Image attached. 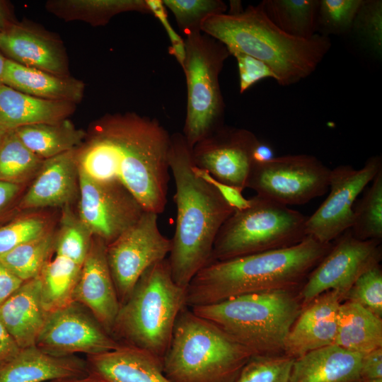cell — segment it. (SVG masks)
Here are the masks:
<instances>
[{"label": "cell", "instance_id": "cell-1", "mask_svg": "<svg viewBox=\"0 0 382 382\" xmlns=\"http://www.w3.org/2000/svg\"><path fill=\"white\" fill-rule=\"evenodd\" d=\"M170 134L154 117L134 112L94 121L76 149L78 169L99 182H118L145 211L161 214L167 203Z\"/></svg>", "mask_w": 382, "mask_h": 382}, {"label": "cell", "instance_id": "cell-2", "mask_svg": "<svg viewBox=\"0 0 382 382\" xmlns=\"http://www.w3.org/2000/svg\"><path fill=\"white\" fill-rule=\"evenodd\" d=\"M191 147L182 133L170 134L168 164L175 183V230L168 258L172 277L185 289L209 261L217 233L234 209L192 170Z\"/></svg>", "mask_w": 382, "mask_h": 382}, {"label": "cell", "instance_id": "cell-3", "mask_svg": "<svg viewBox=\"0 0 382 382\" xmlns=\"http://www.w3.org/2000/svg\"><path fill=\"white\" fill-rule=\"evenodd\" d=\"M332 245L307 236L289 247L209 262L187 286L186 305L192 308L243 294L295 289Z\"/></svg>", "mask_w": 382, "mask_h": 382}, {"label": "cell", "instance_id": "cell-4", "mask_svg": "<svg viewBox=\"0 0 382 382\" xmlns=\"http://www.w3.org/2000/svg\"><path fill=\"white\" fill-rule=\"evenodd\" d=\"M201 31L237 51L265 62L278 84L288 86L311 75L331 47L329 37L316 34L309 39L286 35L266 16L260 5H250L236 15L212 16Z\"/></svg>", "mask_w": 382, "mask_h": 382}, {"label": "cell", "instance_id": "cell-5", "mask_svg": "<svg viewBox=\"0 0 382 382\" xmlns=\"http://www.w3.org/2000/svg\"><path fill=\"white\" fill-rule=\"evenodd\" d=\"M253 356L215 324L186 306L176 319L162 367L171 382H234Z\"/></svg>", "mask_w": 382, "mask_h": 382}, {"label": "cell", "instance_id": "cell-6", "mask_svg": "<svg viewBox=\"0 0 382 382\" xmlns=\"http://www.w3.org/2000/svg\"><path fill=\"white\" fill-rule=\"evenodd\" d=\"M294 289L243 294L190 308L215 324L253 355L284 352L286 338L302 310Z\"/></svg>", "mask_w": 382, "mask_h": 382}, {"label": "cell", "instance_id": "cell-7", "mask_svg": "<svg viewBox=\"0 0 382 382\" xmlns=\"http://www.w3.org/2000/svg\"><path fill=\"white\" fill-rule=\"evenodd\" d=\"M186 306V289L174 282L169 261L165 258L141 275L129 298L120 305L112 335L162 361L176 319Z\"/></svg>", "mask_w": 382, "mask_h": 382}, {"label": "cell", "instance_id": "cell-8", "mask_svg": "<svg viewBox=\"0 0 382 382\" xmlns=\"http://www.w3.org/2000/svg\"><path fill=\"white\" fill-rule=\"evenodd\" d=\"M249 201L221 226L209 262L289 247L307 236L308 216L257 195Z\"/></svg>", "mask_w": 382, "mask_h": 382}, {"label": "cell", "instance_id": "cell-9", "mask_svg": "<svg viewBox=\"0 0 382 382\" xmlns=\"http://www.w3.org/2000/svg\"><path fill=\"white\" fill-rule=\"evenodd\" d=\"M184 43L187 108L182 134L192 148L225 125L219 74L230 53L223 43L202 32L185 36Z\"/></svg>", "mask_w": 382, "mask_h": 382}, {"label": "cell", "instance_id": "cell-10", "mask_svg": "<svg viewBox=\"0 0 382 382\" xmlns=\"http://www.w3.org/2000/svg\"><path fill=\"white\" fill-rule=\"evenodd\" d=\"M330 171L314 156H274L267 162L253 165L246 187L288 207L303 204L328 192Z\"/></svg>", "mask_w": 382, "mask_h": 382}, {"label": "cell", "instance_id": "cell-11", "mask_svg": "<svg viewBox=\"0 0 382 382\" xmlns=\"http://www.w3.org/2000/svg\"><path fill=\"white\" fill-rule=\"evenodd\" d=\"M171 245V239L159 230L158 214L148 211L107 245L108 266L120 304L129 298L146 270L166 258Z\"/></svg>", "mask_w": 382, "mask_h": 382}, {"label": "cell", "instance_id": "cell-12", "mask_svg": "<svg viewBox=\"0 0 382 382\" xmlns=\"http://www.w3.org/2000/svg\"><path fill=\"white\" fill-rule=\"evenodd\" d=\"M330 250L311 272L302 286L299 299L302 308L329 291H336L343 298L364 272L379 264L381 241H361L350 229L344 232Z\"/></svg>", "mask_w": 382, "mask_h": 382}, {"label": "cell", "instance_id": "cell-13", "mask_svg": "<svg viewBox=\"0 0 382 382\" xmlns=\"http://www.w3.org/2000/svg\"><path fill=\"white\" fill-rule=\"evenodd\" d=\"M381 169V156L369 157L359 169L349 165L331 169L330 193L318 209L308 216L307 236L328 243L350 229L357 197Z\"/></svg>", "mask_w": 382, "mask_h": 382}, {"label": "cell", "instance_id": "cell-14", "mask_svg": "<svg viewBox=\"0 0 382 382\" xmlns=\"http://www.w3.org/2000/svg\"><path fill=\"white\" fill-rule=\"evenodd\" d=\"M79 217L108 245L136 223L145 209L118 182L96 181L78 169Z\"/></svg>", "mask_w": 382, "mask_h": 382}, {"label": "cell", "instance_id": "cell-15", "mask_svg": "<svg viewBox=\"0 0 382 382\" xmlns=\"http://www.w3.org/2000/svg\"><path fill=\"white\" fill-rule=\"evenodd\" d=\"M81 304L72 301L50 312L35 342L56 356L85 353L88 356L117 349L119 343Z\"/></svg>", "mask_w": 382, "mask_h": 382}, {"label": "cell", "instance_id": "cell-16", "mask_svg": "<svg viewBox=\"0 0 382 382\" xmlns=\"http://www.w3.org/2000/svg\"><path fill=\"white\" fill-rule=\"evenodd\" d=\"M258 138L252 132L224 125L191 149L195 166L219 182L244 190L253 162L252 151Z\"/></svg>", "mask_w": 382, "mask_h": 382}, {"label": "cell", "instance_id": "cell-17", "mask_svg": "<svg viewBox=\"0 0 382 382\" xmlns=\"http://www.w3.org/2000/svg\"><path fill=\"white\" fill-rule=\"evenodd\" d=\"M0 52L25 66L59 76H70L62 41L55 34L31 22L16 21L0 33Z\"/></svg>", "mask_w": 382, "mask_h": 382}, {"label": "cell", "instance_id": "cell-18", "mask_svg": "<svg viewBox=\"0 0 382 382\" xmlns=\"http://www.w3.org/2000/svg\"><path fill=\"white\" fill-rule=\"evenodd\" d=\"M106 248L103 239L93 236L72 300L86 308L112 335L121 304L108 266Z\"/></svg>", "mask_w": 382, "mask_h": 382}, {"label": "cell", "instance_id": "cell-19", "mask_svg": "<svg viewBox=\"0 0 382 382\" xmlns=\"http://www.w3.org/2000/svg\"><path fill=\"white\" fill-rule=\"evenodd\" d=\"M343 298L336 291L316 297L302 308L286 338L284 354L294 359L334 344Z\"/></svg>", "mask_w": 382, "mask_h": 382}, {"label": "cell", "instance_id": "cell-20", "mask_svg": "<svg viewBox=\"0 0 382 382\" xmlns=\"http://www.w3.org/2000/svg\"><path fill=\"white\" fill-rule=\"evenodd\" d=\"M76 149L44 160L21 208L69 206L79 193Z\"/></svg>", "mask_w": 382, "mask_h": 382}, {"label": "cell", "instance_id": "cell-21", "mask_svg": "<svg viewBox=\"0 0 382 382\" xmlns=\"http://www.w3.org/2000/svg\"><path fill=\"white\" fill-rule=\"evenodd\" d=\"M87 364L74 356H56L36 346L21 349L0 366V382H45L88 376Z\"/></svg>", "mask_w": 382, "mask_h": 382}, {"label": "cell", "instance_id": "cell-22", "mask_svg": "<svg viewBox=\"0 0 382 382\" xmlns=\"http://www.w3.org/2000/svg\"><path fill=\"white\" fill-rule=\"evenodd\" d=\"M86 364L88 374L105 382H171L165 375L160 359L127 345L90 355Z\"/></svg>", "mask_w": 382, "mask_h": 382}, {"label": "cell", "instance_id": "cell-23", "mask_svg": "<svg viewBox=\"0 0 382 382\" xmlns=\"http://www.w3.org/2000/svg\"><path fill=\"white\" fill-rule=\"evenodd\" d=\"M48 315L39 277L24 282L0 305V320L21 349L35 346Z\"/></svg>", "mask_w": 382, "mask_h": 382}, {"label": "cell", "instance_id": "cell-24", "mask_svg": "<svg viewBox=\"0 0 382 382\" xmlns=\"http://www.w3.org/2000/svg\"><path fill=\"white\" fill-rule=\"evenodd\" d=\"M362 354L335 344L294 359L289 382H361Z\"/></svg>", "mask_w": 382, "mask_h": 382}, {"label": "cell", "instance_id": "cell-25", "mask_svg": "<svg viewBox=\"0 0 382 382\" xmlns=\"http://www.w3.org/2000/svg\"><path fill=\"white\" fill-rule=\"evenodd\" d=\"M76 104L35 97L0 85V125L8 130L68 119Z\"/></svg>", "mask_w": 382, "mask_h": 382}, {"label": "cell", "instance_id": "cell-26", "mask_svg": "<svg viewBox=\"0 0 382 382\" xmlns=\"http://www.w3.org/2000/svg\"><path fill=\"white\" fill-rule=\"evenodd\" d=\"M3 84L20 92L52 100L80 103L84 83L71 76H59L6 59Z\"/></svg>", "mask_w": 382, "mask_h": 382}, {"label": "cell", "instance_id": "cell-27", "mask_svg": "<svg viewBox=\"0 0 382 382\" xmlns=\"http://www.w3.org/2000/svg\"><path fill=\"white\" fill-rule=\"evenodd\" d=\"M335 345L364 354L382 347V320L360 305L342 302Z\"/></svg>", "mask_w": 382, "mask_h": 382}, {"label": "cell", "instance_id": "cell-28", "mask_svg": "<svg viewBox=\"0 0 382 382\" xmlns=\"http://www.w3.org/2000/svg\"><path fill=\"white\" fill-rule=\"evenodd\" d=\"M45 8L65 21H80L92 26L105 25L121 13L151 14L146 0H50Z\"/></svg>", "mask_w": 382, "mask_h": 382}, {"label": "cell", "instance_id": "cell-29", "mask_svg": "<svg viewBox=\"0 0 382 382\" xmlns=\"http://www.w3.org/2000/svg\"><path fill=\"white\" fill-rule=\"evenodd\" d=\"M13 130L24 146L43 160L78 148L86 135L69 119L56 123L23 126Z\"/></svg>", "mask_w": 382, "mask_h": 382}, {"label": "cell", "instance_id": "cell-30", "mask_svg": "<svg viewBox=\"0 0 382 382\" xmlns=\"http://www.w3.org/2000/svg\"><path fill=\"white\" fill-rule=\"evenodd\" d=\"M319 0H263L259 3L268 19L286 35L309 39L317 34Z\"/></svg>", "mask_w": 382, "mask_h": 382}, {"label": "cell", "instance_id": "cell-31", "mask_svg": "<svg viewBox=\"0 0 382 382\" xmlns=\"http://www.w3.org/2000/svg\"><path fill=\"white\" fill-rule=\"evenodd\" d=\"M81 266L59 255L45 263L39 277L42 301L49 313L73 301Z\"/></svg>", "mask_w": 382, "mask_h": 382}, {"label": "cell", "instance_id": "cell-32", "mask_svg": "<svg viewBox=\"0 0 382 382\" xmlns=\"http://www.w3.org/2000/svg\"><path fill=\"white\" fill-rule=\"evenodd\" d=\"M55 237L50 232L29 241L0 257L1 262L25 282L39 277L54 248Z\"/></svg>", "mask_w": 382, "mask_h": 382}, {"label": "cell", "instance_id": "cell-33", "mask_svg": "<svg viewBox=\"0 0 382 382\" xmlns=\"http://www.w3.org/2000/svg\"><path fill=\"white\" fill-rule=\"evenodd\" d=\"M43 161L8 130L0 146V181L20 185L37 173Z\"/></svg>", "mask_w": 382, "mask_h": 382}, {"label": "cell", "instance_id": "cell-34", "mask_svg": "<svg viewBox=\"0 0 382 382\" xmlns=\"http://www.w3.org/2000/svg\"><path fill=\"white\" fill-rule=\"evenodd\" d=\"M361 198L354 203L350 231L361 241L382 238V169L364 190ZM357 202V201H356Z\"/></svg>", "mask_w": 382, "mask_h": 382}, {"label": "cell", "instance_id": "cell-35", "mask_svg": "<svg viewBox=\"0 0 382 382\" xmlns=\"http://www.w3.org/2000/svg\"><path fill=\"white\" fill-rule=\"evenodd\" d=\"M66 206L55 237L56 255L66 257L80 265L88 252L93 235L80 219Z\"/></svg>", "mask_w": 382, "mask_h": 382}, {"label": "cell", "instance_id": "cell-36", "mask_svg": "<svg viewBox=\"0 0 382 382\" xmlns=\"http://www.w3.org/2000/svg\"><path fill=\"white\" fill-rule=\"evenodd\" d=\"M376 59L382 55V1L364 0L348 35Z\"/></svg>", "mask_w": 382, "mask_h": 382}, {"label": "cell", "instance_id": "cell-37", "mask_svg": "<svg viewBox=\"0 0 382 382\" xmlns=\"http://www.w3.org/2000/svg\"><path fill=\"white\" fill-rule=\"evenodd\" d=\"M173 13L179 29L185 36L199 33L207 18L226 13L228 6L221 0H163Z\"/></svg>", "mask_w": 382, "mask_h": 382}, {"label": "cell", "instance_id": "cell-38", "mask_svg": "<svg viewBox=\"0 0 382 382\" xmlns=\"http://www.w3.org/2000/svg\"><path fill=\"white\" fill-rule=\"evenodd\" d=\"M364 0H319L317 34L348 35Z\"/></svg>", "mask_w": 382, "mask_h": 382}, {"label": "cell", "instance_id": "cell-39", "mask_svg": "<svg viewBox=\"0 0 382 382\" xmlns=\"http://www.w3.org/2000/svg\"><path fill=\"white\" fill-rule=\"evenodd\" d=\"M294 360L286 354L253 355L234 382H289Z\"/></svg>", "mask_w": 382, "mask_h": 382}, {"label": "cell", "instance_id": "cell-40", "mask_svg": "<svg viewBox=\"0 0 382 382\" xmlns=\"http://www.w3.org/2000/svg\"><path fill=\"white\" fill-rule=\"evenodd\" d=\"M344 300L356 303L376 316H382V271L378 265L360 275Z\"/></svg>", "mask_w": 382, "mask_h": 382}, {"label": "cell", "instance_id": "cell-41", "mask_svg": "<svg viewBox=\"0 0 382 382\" xmlns=\"http://www.w3.org/2000/svg\"><path fill=\"white\" fill-rule=\"evenodd\" d=\"M47 232L45 221L37 216L20 217L0 227V257Z\"/></svg>", "mask_w": 382, "mask_h": 382}, {"label": "cell", "instance_id": "cell-42", "mask_svg": "<svg viewBox=\"0 0 382 382\" xmlns=\"http://www.w3.org/2000/svg\"><path fill=\"white\" fill-rule=\"evenodd\" d=\"M229 53L237 62L240 93H243L264 79L270 78L276 81L274 73L265 62L237 51H231Z\"/></svg>", "mask_w": 382, "mask_h": 382}, {"label": "cell", "instance_id": "cell-43", "mask_svg": "<svg viewBox=\"0 0 382 382\" xmlns=\"http://www.w3.org/2000/svg\"><path fill=\"white\" fill-rule=\"evenodd\" d=\"M192 170L198 177L213 185L234 209H243L248 206L250 201L243 197V190L218 181L207 171L195 166L194 163Z\"/></svg>", "mask_w": 382, "mask_h": 382}, {"label": "cell", "instance_id": "cell-44", "mask_svg": "<svg viewBox=\"0 0 382 382\" xmlns=\"http://www.w3.org/2000/svg\"><path fill=\"white\" fill-rule=\"evenodd\" d=\"M146 2L151 11L164 26L168 35L171 42L169 50H180L185 48L184 40H183L172 28L171 25L167 19L166 7L161 0H146Z\"/></svg>", "mask_w": 382, "mask_h": 382}, {"label": "cell", "instance_id": "cell-45", "mask_svg": "<svg viewBox=\"0 0 382 382\" xmlns=\"http://www.w3.org/2000/svg\"><path fill=\"white\" fill-rule=\"evenodd\" d=\"M360 376L361 380L382 378V347L362 355Z\"/></svg>", "mask_w": 382, "mask_h": 382}, {"label": "cell", "instance_id": "cell-46", "mask_svg": "<svg viewBox=\"0 0 382 382\" xmlns=\"http://www.w3.org/2000/svg\"><path fill=\"white\" fill-rule=\"evenodd\" d=\"M23 282L0 261V305L12 295Z\"/></svg>", "mask_w": 382, "mask_h": 382}, {"label": "cell", "instance_id": "cell-47", "mask_svg": "<svg viewBox=\"0 0 382 382\" xmlns=\"http://www.w3.org/2000/svg\"><path fill=\"white\" fill-rule=\"evenodd\" d=\"M21 348L0 320V366L12 359Z\"/></svg>", "mask_w": 382, "mask_h": 382}, {"label": "cell", "instance_id": "cell-48", "mask_svg": "<svg viewBox=\"0 0 382 382\" xmlns=\"http://www.w3.org/2000/svg\"><path fill=\"white\" fill-rule=\"evenodd\" d=\"M274 157V150L272 146L258 139L252 151L253 165L267 162Z\"/></svg>", "mask_w": 382, "mask_h": 382}, {"label": "cell", "instance_id": "cell-49", "mask_svg": "<svg viewBox=\"0 0 382 382\" xmlns=\"http://www.w3.org/2000/svg\"><path fill=\"white\" fill-rule=\"evenodd\" d=\"M20 185L0 181V212L13 199Z\"/></svg>", "mask_w": 382, "mask_h": 382}, {"label": "cell", "instance_id": "cell-50", "mask_svg": "<svg viewBox=\"0 0 382 382\" xmlns=\"http://www.w3.org/2000/svg\"><path fill=\"white\" fill-rule=\"evenodd\" d=\"M16 22L8 2L0 0V33L8 29Z\"/></svg>", "mask_w": 382, "mask_h": 382}, {"label": "cell", "instance_id": "cell-51", "mask_svg": "<svg viewBox=\"0 0 382 382\" xmlns=\"http://www.w3.org/2000/svg\"><path fill=\"white\" fill-rule=\"evenodd\" d=\"M51 382H105L96 376L88 374L86 376L64 380H59Z\"/></svg>", "mask_w": 382, "mask_h": 382}, {"label": "cell", "instance_id": "cell-52", "mask_svg": "<svg viewBox=\"0 0 382 382\" xmlns=\"http://www.w3.org/2000/svg\"><path fill=\"white\" fill-rule=\"evenodd\" d=\"M244 9L243 8L241 1H230V10L228 13L231 15H236L241 13Z\"/></svg>", "mask_w": 382, "mask_h": 382}, {"label": "cell", "instance_id": "cell-53", "mask_svg": "<svg viewBox=\"0 0 382 382\" xmlns=\"http://www.w3.org/2000/svg\"><path fill=\"white\" fill-rule=\"evenodd\" d=\"M6 57L0 52V85L3 84V76Z\"/></svg>", "mask_w": 382, "mask_h": 382}, {"label": "cell", "instance_id": "cell-54", "mask_svg": "<svg viewBox=\"0 0 382 382\" xmlns=\"http://www.w3.org/2000/svg\"><path fill=\"white\" fill-rule=\"evenodd\" d=\"M8 130L0 125V146Z\"/></svg>", "mask_w": 382, "mask_h": 382}, {"label": "cell", "instance_id": "cell-55", "mask_svg": "<svg viewBox=\"0 0 382 382\" xmlns=\"http://www.w3.org/2000/svg\"><path fill=\"white\" fill-rule=\"evenodd\" d=\"M361 382H382V378L364 379Z\"/></svg>", "mask_w": 382, "mask_h": 382}]
</instances>
